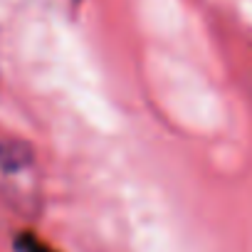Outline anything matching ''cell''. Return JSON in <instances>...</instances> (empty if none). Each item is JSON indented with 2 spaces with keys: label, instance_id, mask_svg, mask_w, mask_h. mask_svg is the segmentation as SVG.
<instances>
[{
  "label": "cell",
  "instance_id": "6da1fadb",
  "mask_svg": "<svg viewBox=\"0 0 252 252\" xmlns=\"http://www.w3.org/2000/svg\"><path fill=\"white\" fill-rule=\"evenodd\" d=\"M32 149L20 141H0V171H20L30 166Z\"/></svg>",
  "mask_w": 252,
  "mask_h": 252
},
{
  "label": "cell",
  "instance_id": "7a4b0ae2",
  "mask_svg": "<svg viewBox=\"0 0 252 252\" xmlns=\"http://www.w3.org/2000/svg\"><path fill=\"white\" fill-rule=\"evenodd\" d=\"M69 3H77V0H69Z\"/></svg>",
  "mask_w": 252,
  "mask_h": 252
}]
</instances>
